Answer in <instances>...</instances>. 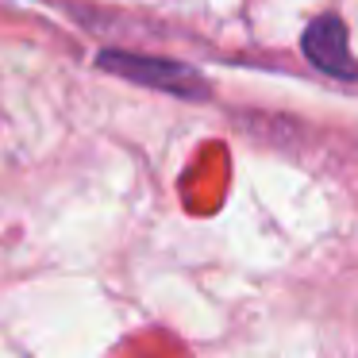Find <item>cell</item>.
<instances>
[{
    "instance_id": "cell-1",
    "label": "cell",
    "mask_w": 358,
    "mask_h": 358,
    "mask_svg": "<svg viewBox=\"0 0 358 358\" xmlns=\"http://www.w3.org/2000/svg\"><path fill=\"white\" fill-rule=\"evenodd\" d=\"M101 66L127 81H139V85L150 89H166V93L178 96H204V85L193 70L178 62H162V58H143V55H124V50H104Z\"/></svg>"
},
{
    "instance_id": "cell-2",
    "label": "cell",
    "mask_w": 358,
    "mask_h": 358,
    "mask_svg": "<svg viewBox=\"0 0 358 358\" xmlns=\"http://www.w3.org/2000/svg\"><path fill=\"white\" fill-rule=\"evenodd\" d=\"M304 55L316 70L331 73V78H343V81H355L358 78V62L350 58V47H347V27H343L339 16H324L316 24L304 27V39H301Z\"/></svg>"
}]
</instances>
